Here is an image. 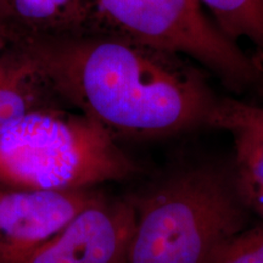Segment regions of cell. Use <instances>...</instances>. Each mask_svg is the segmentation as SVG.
Segmentation results:
<instances>
[{
	"label": "cell",
	"mask_w": 263,
	"mask_h": 263,
	"mask_svg": "<svg viewBox=\"0 0 263 263\" xmlns=\"http://www.w3.org/2000/svg\"><path fill=\"white\" fill-rule=\"evenodd\" d=\"M22 43L62 103L116 141L210 127L221 99L211 74L192 59L120 33L82 31Z\"/></svg>",
	"instance_id": "cell-1"
},
{
	"label": "cell",
	"mask_w": 263,
	"mask_h": 263,
	"mask_svg": "<svg viewBox=\"0 0 263 263\" xmlns=\"http://www.w3.org/2000/svg\"><path fill=\"white\" fill-rule=\"evenodd\" d=\"M132 200L136 227L124 263H206L217 246L248 228L251 215L232 160L178 166Z\"/></svg>",
	"instance_id": "cell-2"
},
{
	"label": "cell",
	"mask_w": 263,
	"mask_h": 263,
	"mask_svg": "<svg viewBox=\"0 0 263 263\" xmlns=\"http://www.w3.org/2000/svg\"><path fill=\"white\" fill-rule=\"evenodd\" d=\"M134 168L118 141L62 103L32 111L0 136V193L88 190Z\"/></svg>",
	"instance_id": "cell-3"
},
{
	"label": "cell",
	"mask_w": 263,
	"mask_h": 263,
	"mask_svg": "<svg viewBox=\"0 0 263 263\" xmlns=\"http://www.w3.org/2000/svg\"><path fill=\"white\" fill-rule=\"evenodd\" d=\"M90 31L120 33L192 59L233 94L263 104V59L232 41L196 0H87Z\"/></svg>",
	"instance_id": "cell-4"
},
{
	"label": "cell",
	"mask_w": 263,
	"mask_h": 263,
	"mask_svg": "<svg viewBox=\"0 0 263 263\" xmlns=\"http://www.w3.org/2000/svg\"><path fill=\"white\" fill-rule=\"evenodd\" d=\"M134 227L132 197L99 195L42 245L29 263H124Z\"/></svg>",
	"instance_id": "cell-5"
},
{
	"label": "cell",
	"mask_w": 263,
	"mask_h": 263,
	"mask_svg": "<svg viewBox=\"0 0 263 263\" xmlns=\"http://www.w3.org/2000/svg\"><path fill=\"white\" fill-rule=\"evenodd\" d=\"M98 193H0V263H29L37 250L58 234Z\"/></svg>",
	"instance_id": "cell-6"
},
{
	"label": "cell",
	"mask_w": 263,
	"mask_h": 263,
	"mask_svg": "<svg viewBox=\"0 0 263 263\" xmlns=\"http://www.w3.org/2000/svg\"><path fill=\"white\" fill-rule=\"evenodd\" d=\"M210 128L232 137V166L240 195L249 211L263 221V104L221 97Z\"/></svg>",
	"instance_id": "cell-7"
},
{
	"label": "cell",
	"mask_w": 263,
	"mask_h": 263,
	"mask_svg": "<svg viewBox=\"0 0 263 263\" xmlns=\"http://www.w3.org/2000/svg\"><path fill=\"white\" fill-rule=\"evenodd\" d=\"M62 103L22 42H12L0 52V136L26 115ZM64 104V103H62Z\"/></svg>",
	"instance_id": "cell-8"
},
{
	"label": "cell",
	"mask_w": 263,
	"mask_h": 263,
	"mask_svg": "<svg viewBox=\"0 0 263 263\" xmlns=\"http://www.w3.org/2000/svg\"><path fill=\"white\" fill-rule=\"evenodd\" d=\"M0 17L11 43L91 29L87 0H0Z\"/></svg>",
	"instance_id": "cell-9"
},
{
	"label": "cell",
	"mask_w": 263,
	"mask_h": 263,
	"mask_svg": "<svg viewBox=\"0 0 263 263\" xmlns=\"http://www.w3.org/2000/svg\"><path fill=\"white\" fill-rule=\"evenodd\" d=\"M227 37L245 39L263 59V0H196Z\"/></svg>",
	"instance_id": "cell-10"
},
{
	"label": "cell",
	"mask_w": 263,
	"mask_h": 263,
	"mask_svg": "<svg viewBox=\"0 0 263 263\" xmlns=\"http://www.w3.org/2000/svg\"><path fill=\"white\" fill-rule=\"evenodd\" d=\"M206 263H263V223L217 246Z\"/></svg>",
	"instance_id": "cell-11"
},
{
	"label": "cell",
	"mask_w": 263,
	"mask_h": 263,
	"mask_svg": "<svg viewBox=\"0 0 263 263\" xmlns=\"http://www.w3.org/2000/svg\"><path fill=\"white\" fill-rule=\"evenodd\" d=\"M10 43H11V39H10V33L8 31V28H6L3 18L0 17V52L4 50V49L10 44Z\"/></svg>",
	"instance_id": "cell-12"
}]
</instances>
